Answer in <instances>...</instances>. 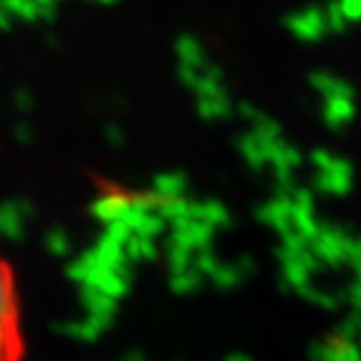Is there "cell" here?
Instances as JSON below:
<instances>
[{"label":"cell","instance_id":"obj_1","mask_svg":"<svg viewBox=\"0 0 361 361\" xmlns=\"http://www.w3.org/2000/svg\"><path fill=\"white\" fill-rule=\"evenodd\" d=\"M20 305L9 266L0 259V361L22 359Z\"/></svg>","mask_w":361,"mask_h":361}]
</instances>
